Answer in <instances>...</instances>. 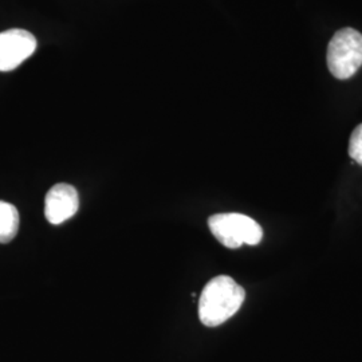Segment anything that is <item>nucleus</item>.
I'll return each mask as SVG.
<instances>
[{"mask_svg":"<svg viewBox=\"0 0 362 362\" xmlns=\"http://www.w3.org/2000/svg\"><path fill=\"white\" fill-rule=\"evenodd\" d=\"M246 291L231 276L220 275L208 282L199 299V318L208 327L223 325L242 308Z\"/></svg>","mask_w":362,"mask_h":362,"instance_id":"obj_1","label":"nucleus"},{"mask_svg":"<svg viewBox=\"0 0 362 362\" xmlns=\"http://www.w3.org/2000/svg\"><path fill=\"white\" fill-rule=\"evenodd\" d=\"M327 67L338 79L353 77L362 66V34L354 28L337 31L327 46Z\"/></svg>","mask_w":362,"mask_h":362,"instance_id":"obj_2","label":"nucleus"},{"mask_svg":"<svg viewBox=\"0 0 362 362\" xmlns=\"http://www.w3.org/2000/svg\"><path fill=\"white\" fill-rule=\"evenodd\" d=\"M211 233L227 248L257 246L263 238L258 223L242 214H218L208 219Z\"/></svg>","mask_w":362,"mask_h":362,"instance_id":"obj_3","label":"nucleus"},{"mask_svg":"<svg viewBox=\"0 0 362 362\" xmlns=\"http://www.w3.org/2000/svg\"><path fill=\"white\" fill-rule=\"evenodd\" d=\"M38 42L26 30L11 28L0 33V71H13L37 50Z\"/></svg>","mask_w":362,"mask_h":362,"instance_id":"obj_4","label":"nucleus"},{"mask_svg":"<svg viewBox=\"0 0 362 362\" xmlns=\"http://www.w3.org/2000/svg\"><path fill=\"white\" fill-rule=\"evenodd\" d=\"M79 208L77 189L70 184H55L46 194L45 215L54 226L73 218Z\"/></svg>","mask_w":362,"mask_h":362,"instance_id":"obj_5","label":"nucleus"},{"mask_svg":"<svg viewBox=\"0 0 362 362\" xmlns=\"http://www.w3.org/2000/svg\"><path fill=\"white\" fill-rule=\"evenodd\" d=\"M19 212L13 204L0 202V243H10L18 233Z\"/></svg>","mask_w":362,"mask_h":362,"instance_id":"obj_6","label":"nucleus"},{"mask_svg":"<svg viewBox=\"0 0 362 362\" xmlns=\"http://www.w3.org/2000/svg\"><path fill=\"white\" fill-rule=\"evenodd\" d=\"M349 156L362 165V124L353 130L350 136Z\"/></svg>","mask_w":362,"mask_h":362,"instance_id":"obj_7","label":"nucleus"}]
</instances>
